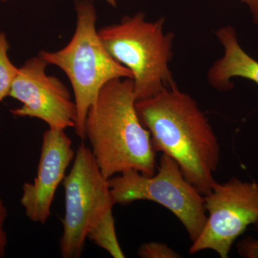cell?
I'll return each mask as SVG.
<instances>
[{"instance_id":"7c38bea8","label":"cell","mask_w":258,"mask_h":258,"mask_svg":"<svg viewBox=\"0 0 258 258\" xmlns=\"http://www.w3.org/2000/svg\"><path fill=\"white\" fill-rule=\"evenodd\" d=\"M10 47L6 35L0 31V103L9 96L12 85L18 73L19 68L12 62L8 55Z\"/></svg>"},{"instance_id":"3957f363","label":"cell","mask_w":258,"mask_h":258,"mask_svg":"<svg viewBox=\"0 0 258 258\" xmlns=\"http://www.w3.org/2000/svg\"><path fill=\"white\" fill-rule=\"evenodd\" d=\"M76 8V28L69 43L60 50H42L38 55L49 64L62 70L71 81L78 113L75 131L83 141L88 110L101 88L112 80L133 79V76L102 43L96 28L97 15L93 2L79 0Z\"/></svg>"},{"instance_id":"8992f818","label":"cell","mask_w":258,"mask_h":258,"mask_svg":"<svg viewBox=\"0 0 258 258\" xmlns=\"http://www.w3.org/2000/svg\"><path fill=\"white\" fill-rule=\"evenodd\" d=\"M64 216L60 240L61 257L79 258L90 232L113 215L115 205L108 179L102 174L90 147L81 142L74 164L62 181Z\"/></svg>"},{"instance_id":"8fae6325","label":"cell","mask_w":258,"mask_h":258,"mask_svg":"<svg viewBox=\"0 0 258 258\" xmlns=\"http://www.w3.org/2000/svg\"><path fill=\"white\" fill-rule=\"evenodd\" d=\"M88 238L114 258L125 257L115 232L113 215L107 217L90 232Z\"/></svg>"},{"instance_id":"9a60e30c","label":"cell","mask_w":258,"mask_h":258,"mask_svg":"<svg viewBox=\"0 0 258 258\" xmlns=\"http://www.w3.org/2000/svg\"><path fill=\"white\" fill-rule=\"evenodd\" d=\"M8 215V209L3 200L0 198V258L5 255L8 246V235L5 229Z\"/></svg>"},{"instance_id":"9c48e42d","label":"cell","mask_w":258,"mask_h":258,"mask_svg":"<svg viewBox=\"0 0 258 258\" xmlns=\"http://www.w3.org/2000/svg\"><path fill=\"white\" fill-rule=\"evenodd\" d=\"M76 155L63 129L50 128L42 136L36 177L23 186L20 204L30 221L45 224L50 216L56 191Z\"/></svg>"},{"instance_id":"5bb4252c","label":"cell","mask_w":258,"mask_h":258,"mask_svg":"<svg viewBox=\"0 0 258 258\" xmlns=\"http://www.w3.org/2000/svg\"><path fill=\"white\" fill-rule=\"evenodd\" d=\"M258 231V221L254 224ZM237 250L242 257L258 258V239L247 237L237 244Z\"/></svg>"},{"instance_id":"277c9868","label":"cell","mask_w":258,"mask_h":258,"mask_svg":"<svg viewBox=\"0 0 258 258\" xmlns=\"http://www.w3.org/2000/svg\"><path fill=\"white\" fill-rule=\"evenodd\" d=\"M164 18L147 21L138 13L98 30L110 55L132 73L137 101L176 83L169 69L175 36L164 32Z\"/></svg>"},{"instance_id":"6da1fadb","label":"cell","mask_w":258,"mask_h":258,"mask_svg":"<svg viewBox=\"0 0 258 258\" xmlns=\"http://www.w3.org/2000/svg\"><path fill=\"white\" fill-rule=\"evenodd\" d=\"M137 114L150 133L156 152L172 158L202 195L216 182L220 160L218 139L195 99L176 84L136 103Z\"/></svg>"},{"instance_id":"e0dca14e","label":"cell","mask_w":258,"mask_h":258,"mask_svg":"<svg viewBox=\"0 0 258 258\" xmlns=\"http://www.w3.org/2000/svg\"><path fill=\"white\" fill-rule=\"evenodd\" d=\"M3 1H8V0H3Z\"/></svg>"},{"instance_id":"4fadbf2b","label":"cell","mask_w":258,"mask_h":258,"mask_svg":"<svg viewBox=\"0 0 258 258\" xmlns=\"http://www.w3.org/2000/svg\"><path fill=\"white\" fill-rule=\"evenodd\" d=\"M138 255L142 258H178L181 257L179 253L171 249L166 244L161 242H151L140 246Z\"/></svg>"},{"instance_id":"5b68a950","label":"cell","mask_w":258,"mask_h":258,"mask_svg":"<svg viewBox=\"0 0 258 258\" xmlns=\"http://www.w3.org/2000/svg\"><path fill=\"white\" fill-rule=\"evenodd\" d=\"M108 184L115 205L149 200L167 209L184 226L191 242L206 225L204 195L186 179L176 161L165 154H161L154 175L128 170L108 179Z\"/></svg>"},{"instance_id":"52a82bcc","label":"cell","mask_w":258,"mask_h":258,"mask_svg":"<svg viewBox=\"0 0 258 258\" xmlns=\"http://www.w3.org/2000/svg\"><path fill=\"white\" fill-rule=\"evenodd\" d=\"M204 198L208 220L189 252L211 249L227 258L235 240L258 221V182L237 177L222 184L216 181Z\"/></svg>"},{"instance_id":"30bf717a","label":"cell","mask_w":258,"mask_h":258,"mask_svg":"<svg viewBox=\"0 0 258 258\" xmlns=\"http://www.w3.org/2000/svg\"><path fill=\"white\" fill-rule=\"evenodd\" d=\"M215 35L223 48V55L209 69L210 86L219 91H228L234 88V78L249 80L258 86V61L248 55L240 46L237 31L231 25L222 27Z\"/></svg>"},{"instance_id":"7a4b0ae2","label":"cell","mask_w":258,"mask_h":258,"mask_svg":"<svg viewBox=\"0 0 258 258\" xmlns=\"http://www.w3.org/2000/svg\"><path fill=\"white\" fill-rule=\"evenodd\" d=\"M136 103L133 80L117 79L101 88L88 110L85 139L106 179L128 170L147 176L157 171L152 137L139 119Z\"/></svg>"},{"instance_id":"ba28073f","label":"cell","mask_w":258,"mask_h":258,"mask_svg":"<svg viewBox=\"0 0 258 258\" xmlns=\"http://www.w3.org/2000/svg\"><path fill=\"white\" fill-rule=\"evenodd\" d=\"M48 64L38 55L19 68L9 96L22 106L10 110V113L17 117L38 118L50 128H75L78 116L76 103L64 83L47 74Z\"/></svg>"},{"instance_id":"2e32d148","label":"cell","mask_w":258,"mask_h":258,"mask_svg":"<svg viewBox=\"0 0 258 258\" xmlns=\"http://www.w3.org/2000/svg\"><path fill=\"white\" fill-rule=\"evenodd\" d=\"M248 8L252 21L258 27V0H238Z\"/></svg>"}]
</instances>
